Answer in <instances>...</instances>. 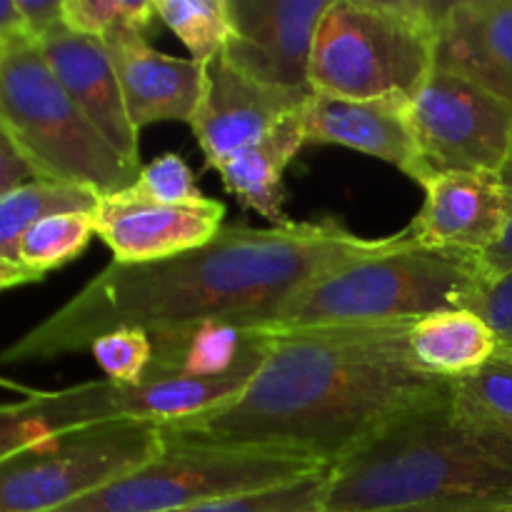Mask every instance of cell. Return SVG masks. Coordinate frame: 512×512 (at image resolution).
<instances>
[{"instance_id": "1", "label": "cell", "mask_w": 512, "mask_h": 512, "mask_svg": "<svg viewBox=\"0 0 512 512\" xmlns=\"http://www.w3.org/2000/svg\"><path fill=\"white\" fill-rule=\"evenodd\" d=\"M410 228L360 238L335 220L270 228L228 225L208 245L143 265L110 263L63 308L0 353L3 365L45 363L90 350L118 328L158 333L180 325L263 328L313 280L408 243Z\"/></svg>"}, {"instance_id": "2", "label": "cell", "mask_w": 512, "mask_h": 512, "mask_svg": "<svg viewBox=\"0 0 512 512\" xmlns=\"http://www.w3.org/2000/svg\"><path fill=\"white\" fill-rule=\"evenodd\" d=\"M410 323L268 330L253 380L218 408L160 425L165 445L285 450L333 468L400 410L448 385L413 363Z\"/></svg>"}, {"instance_id": "3", "label": "cell", "mask_w": 512, "mask_h": 512, "mask_svg": "<svg viewBox=\"0 0 512 512\" xmlns=\"http://www.w3.org/2000/svg\"><path fill=\"white\" fill-rule=\"evenodd\" d=\"M512 508V438L455 413L448 385L380 425L330 468L323 512Z\"/></svg>"}, {"instance_id": "4", "label": "cell", "mask_w": 512, "mask_h": 512, "mask_svg": "<svg viewBox=\"0 0 512 512\" xmlns=\"http://www.w3.org/2000/svg\"><path fill=\"white\" fill-rule=\"evenodd\" d=\"M480 258L408 243L313 280L270 315L263 330L340 328L470 310L483 285Z\"/></svg>"}, {"instance_id": "5", "label": "cell", "mask_w": 512, "mask_h": 512, "mask_svg": "<svg viewBox=\"0 0 512 512\" xmlns=\"http://www.w3.org/2000/svg\"><path fill=\"white\" fill-rule=\"evenodd\" d=\"M440 10L415 0H330L310 60L313 93L413 100L435 70Z\"/></svg>"}, {"instance_id": "6", "label": "cell", "mask_w": 512, "mask_h": 512, "mask_svg": "<svg viewBox=\"0 0 512 512\" xmlns=\"http://www.w3.org/2000/svg\"><path fill=\"white\" fill-rule=\"evenodd\" d=\"M0 125L45 183L105 198L130 188L140 173L90 125L35 40L0 53Z\"/></svg>"}, {"instance_id": "7", "label": "cell", "mask_w": 512, "mask_h": 512, "mask_svg": "<svg viewBox=\"0 0 512 512\" xmlns=\"http://www.w3.org/2000/svg\"><path fill=\"white\" fill-rule=\"evenodd\" d=\"M325 468L315 458L285 450L168 445L143 468L50 512H173L293 483Z\"/></svg>"}, {"instance_id": "8", "label": "cell", "mask_w": 512, "mask_h": 512, "mask_svg": "<svg viewBox=\"0 0 512 512\" xmlns=\"http://www.w3.org/2000/svg\"><path fill=\"white\" fill-rule=\"evenodd\" d=\"M168 448L145 420H103L63 430L0 460V512H50L85 498Z\"/></svg>"}, {"instance_id": "9", "label": "cell", "mask_w": 512, "mask_h": 512, "mask_svg": "<svg viewBox=\"0 0 512 512\" xmlns=\"http://www.w3.org/2000/svg\"><path fill=\"white\" fill-rule=\"evenodd\" d=\"M415 183L435 175H500L512 150V110L458 75L433 70L408 103Z\"/></svg>"}, {"instance_id": "10", "label": "cell", "mask_w": 512, "mask_h": 512, "mask_svg": "<svg viewBox=\"0 0 512 512\" xmlns=\"http://www.w3.org/2000/svg\"><path fill=\"white\" fill-rule=\"evenodd\" d=\"M330 0H228L233 33L220 58L258 83L310 88L315 33Z\"/></svg>"}, {"instance_id": "11", "label": "cell", "mask_w": 512, "mask_h": 512, "mask_svg": "<svg viewBox=\"0 0 512 512\" xmlns=\"http://www.w3.org/2000/svg\"><path fill=\"white\" fill-rule=\"evenodd\" d=\"M93 215L95 235L108 245L113 263L143 265L208 245L223 230L225 205L213 198L190 205L155 203L125 188L100 198Z\"/></svg>"}, {"instance_id": "12", "label": "cell", "mask_w": 512, "mask_h": 512, "mask_svg": "<svg viewBox=\"0 0 512 512\" xmlns=\"http://www.w3.org/2000/svg\"><path fill=\"white\" fill-rule=\"evenodd\" d=\"M313 90L258 83L230 68L223 58L205 65L203 93L190 118L210 168L263 138L280 120L303 108Z\"/></svg>"}, {"instance_id": "13", "label": "cell", "mask_w": 512, "mask_h": 512, "mask_svg": "<svg viewBox=\"0 0 512 512\" xmlns=\"http://www.w3.org/2000/svg\"><path fill=\"white\" fill-rule=\"evenodd\" d=\"M423 190V208L410 223L420 248L483 258L503 240L510 223V198L500 175H435L425 180Z\"/></svg>"}, {"instance_id": "14", "label": "cell", "mask_w": 512, "mask_h": 512, "mask_svg": "<svg viewBox=\"0 0 512 512\" xmlns=\"http://www.w3.org/2000/svg\"><path fill=\"white\" fill-rule=\"evenodd\" d=\"M38 48L90 125L130 168L140 170V130L125 108L123 90L103 40L85 38L60 25L40 40Z\"/></svg>"}, {"instance_id": "15", "label": "cell", "mask_w": 512, "mask_h": 512, "mask_svg": "<svg viewBox=\"0 0 512 512\" xmlns=\"http://www.w3.org/2000/svg\"><path fill=\"white\" fill-rule=\"evenodd\" d=\"M435 70L478 85L512 110V0L443 3Z\"/></svg>"}, {"instance_id": "16", "label": "cell", "mask_w": 512, "mask_h": 512, "mask_svg": "<svg viewBox=\"0 0 512 512\" xmlns=\"http://www.w3.org/2000/svg\"><path fill=\"white\" fill-rule=\"evenodd\" d=\"M125 108L138 130L145 125L178 120L190 123L203 93L205 68L193 58L183 60L175 55L160 53L145 40L143 30H120L103 40Z\"/></svg>"}, {"instance_id": "17", "label": "cell", "mask_w": 512, "mask_h": 512, "mask_svg": "<svg viewBox=\"0 0 512 512\" xmlns=\"http://www.w3.org/2000/svg\"><path fill=\"white\" fill-rule=\"evenodd\" d=\"M405 98L348 100L313 93L303 108L308 143L343 145L415 175V145Z\"/></svg>"}, {"instance_id": "18", "label": "cell", "mask_w": 512, "mask_h": 512, "mask_svg": "<svg viewBox=\"0 0 512 512\" xmlns=\"http://www.w3.org/2000/svg\"><path fill=\"white\" fill-rule=\"evenodd\" d=\"M153 360L143 380L223 378L258 373L270 348V333L240 325H180L150 333Z\"/></svg>"}, {"instance_id": "19", "label": "cell", "mask_w": 512, "mask_h": 512, "mask_svg": "<svg viewBox=\"0 0 512 512\" xmlns=\"http://www.w3.org/2000/svg\"><path fill=\"white\" fill-rule=\"evenodd\" d=\"M303 108L280 120L263 138L245 145L238 153L215 165V170L223 178L225 190L235 195L245 208L260 213L273 225L293 223L285 213L283 175L288 170L290 160L308 143Z\"/></svg>"}, {"instance_id": "20", "label": "cell", "mask_w": 512, "mask_h": 512, "mask_svg": "<svg viewBox=\"0 0 512 512\" xmlns=\"http://www.w3.org/2000/svg\"><path fill=\"white\" fill-rule=\"evenodd\" d=\"M103 420H120L113 405V383L108 380H90L0 405V460L55 433Z\"/></svg>"}, {"instance_id": "21", "label": "cell", "mask_w": 512, "mask_h": 512, "mask_svg": "<svg viewBox=\"0 0 512 512\" xmlns=\"http://www.w3.org/2000/svg\"><path fill=\"white\" fill-rule=\"evenodd\" d=\"M410 358L423 373L443 380L465 378L498 355L495 330L473 310H443L410 323Z\"/></svg>"}, {"instance_id": "22", "label": "cell", "mask_w": 512, "mask_h": 512, "mask_svg": "<svg viewBox=\"0 0 512 512\" xmlns=\"http://www.w3.org/2000/svg\"><path fill=\"white\" fill-rule=\"evenodd\" d=\"M98 200L100 195L85 188L45 183V180H33V183L20 185L13 193L3 195L0 198V260L20 265V240L38 220L55 213H73V210L93 213Z\"/></svg>"}, {"instance_id": "23", "label": "cell", "mask_w": 512, "mask_h": 512, "mask_svg": "<svg viewBox=\"0 0 512 512\" xmlns=\"http://www.w3.org/2000/svg\"><path fill=\"white\" fill-rule=\"evenodd\" d=\"M450 403L468 423L512 438V350L500 348L480 370L450 380Z\"/></svg>"}, {"instance_id": "24", "label": "cell", "mask_w": 512, "mask_h": 512, "mask_svg": "<svg viewBox=\"0 0 512 512\" xmlns=\"http://www.w3.org/2000/svg\"><path fill=\"white\" fill-rule=\"evenodd\" d=\"M93 213L73 210V213H55L38 220L20 240V265L38 278H45V273L78 258L95 235Z\"/></svg>"}, {"instance_id": "25", "label": "cell", "mask_w": 512, "mask_h": 512, "mask_svg": "<svg viewBox=\"0 0 512 512\" xmlns=\"http://www.w3.org/2000/svg\"><path fill=\"white\" fill-rule=\"evenodd\" d=\"M155 13L203 68L220 58L233 33L228 0H155Z\"/></svg>"}, {"instance_id": "26", "label": "cell", "mask_w": 512, "mask_h": 512, "mask_svg": "<svg viewBox=\"0 0 512 512\" xmlns=\"http://www.w3.org/2000/svg\"><path fill=\"white\" fill-rule=\"evenodd\" d=\"M330 468L293 483L275 485L255 493L228 495V498L205 500L173 512H323L325 488H328Z\"/></svg>"}, {"instance_id": "27", "label": "cell", "mask_w": 512, "mask_h": 512, "mask_svg": "<svg viewBox=\"0 0 512 512\" xmlns=\"http://www.w3.org/2000/svg\"><path fill=\"white\" fill-rule=\"evenodd\" d=\"M158 18L150 0H63V25L85 38L105 40L120 30H148Z\"/></svg>"}, {"instance_id": "28", "label": "cell", "mask_w": 512, "mask_h": 512, "mask_svg": "<svg viewBox=\"0 0 512 512\" xmlns=\"http://www.w3.org/2000/svg\"><path fill=\"white\" fill-rule=\"evenodd\" d=\"M90 353L103 368L105 380L115 385H138L153 360V340L140 328H118L100 335Z\"/></svg>"}, {"instance_id": "29", "label": "cell", "mask_w": 512, "mask_h": 512, "mask_svg": "<svg viewBox=\"0 0 512 512\" xmlns=\"http://www.w3.org/2000/svg\"><path fill=\"white\" fill-rule=\"evenodd\" d=\"M128 190L143 200L168 205L203 203L208 198V195L200 193L193 170L178 153H165L150 160L145 168H140L138 178Z\"/></svg>"}, {"instance_id": "30", "label": "cell", "mask_w": 512, "mask_h": 512, "mask_svg": "<svg viewBox=\"0 0 512 512\" xmlns=\"http://www.w3.org/2000/svg\"><path fill=\"white\" fill-rule=\"evenodd\" d=\"M470 310L495 330L500 348L512 350V270L500 278L488 280Z\"/></svg>"}, {"instance_id": "31", "label": "cell", "mask_w": 512, "mask_h": 512, "mask_svg": "<svg viewBox=\"0 0 512 512\" xmlns=\"http://www.w3.org/2000/svg\"><path fill=\"white\" fill-rule=\"evenodd\" d=\"M23 18L25 33L40 43L63 25V0H15Z\"/></svg>"}, {"instance_id": "32", "label": "cell", "mask_w": 512, "mask_h": 512, "mask_svg": "<svg viewBox=\"0 0 512 512\" xmlns=\"http://www.w3.org/2000/svg\"><path fill=\"white\" fill-rule=\"evenodd\" d=\"M33 180L38 178H35L30 163L23 158L18 145L13 143V138L0 125V198L18 190L20 185L33 183Z\"/></svg>"}, {"instance_id": "33", "label": "cell", "mask_w": 512, "mask_h": 512, "mask_svg": "<svg viewBox=\"0 0 512 512\" xmlns=\"http://www.w3.org/2000/svg\"><path fill=\"white\" fill-rule=\"evenodd\" d=\"M500 180H503L505 190H508V198H510V223H508V230H505L503 240H500L493 250H488V253L480 258V270H483L485 280H495V278H500V275L510 273L512 270V150H510L508 160H505L503 170H500Z\"/></svg>"}, {"instance_id": "34", "label": "cell", "mask_w": 512, "mask_h": 512, "mask_svg": "<svg viewBox=\"0 0 512 512\" xmlns=\"http://www.w3.org/2000/svg\"><path fill=\"white\" fill-rule=\"evenodd\" d=\"M20 40H30L25 33L23 18L15 0H0V53L18 45Z\"/></svg>"}, {"instance_id": "35", "label": "cell", "mask_w": 512, "mask_h": 512, "mask_svg": "<svg viewBox=\"0 0 512 512\" xmlns=\"http://www.w3.org/2000/svg\"><path fill=\"white\" fill-rule=\"evenodd\" d=\"M388 512H485V510L460 508V505H430V508H408V510H388Z\"/></svg>"}, {"instance_id": "36", "label": "cell", "mask_w": 512, "mask_h": 512, "mask_svg": "<svg viewBox=\"0 0 512 512\" xmlns=\"http://www.w3.org/2000/svg\"><path fill=\"white\" fill-rule=\"evenodd\" d=\"M0 388H3V390H13V393H20V395H25V398H33V395H38V393H40V390L25 388V385L15 383V380H8V378H3V375H0Z\"/></svg>"}, {"instance_id": "37", "label": "cell", "mask_w": 512, "mask_h": 512, "mask_svg": "<svg viewBox=\"0 0 512 512\" xmlns=\"http://www.w3.org/2000/svg\"><path fill=\"white\" fill-rule=\"evenodd\" d=\"M500 512H512V508H505V510H500Z\"/></svg>"}]
</instances>
